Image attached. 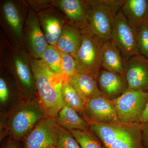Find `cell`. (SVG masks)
Listing matches in <instances>:
<instances>
[{
    "instance_id": "4dcf8cb0",
    "label": "cell",
    "mask_w": 148,
    "mask_h": 148,
    "mask_svg": "<svg viewBox=\"0 0 148 148\" xmlns=\"http://www.w3.org/2000/svg\"><path fill=\"white\" fill-rule=\"evenodd\" d=\"M148 121V102L146 106L145 110L143 113L141 119H140V123L141 124H143Z\"/></svg>"
},
{
    "instance_id": "ac0fdd59",
    "label": "cell",
    "mask_w": 148,
    "mask_h": 148,
    "mask_svg": "<svg viewBox=\"0 0 148 148\" xmlns=\"http://www.w3.org/2000/svg\"><path fill=\"white\" fill-rule=\"evenodd\" d=\"M69 82L87 101L102 94L98 87L97 77L90 73L79 71Z\"/></svg>"
},
{
    "instance_id": "2e32d148",
    "label": "cell",
    "mask_w": 148,
    "mask_h": 148,
    "mask_svg": "<svg viewBox=\"0 0 148 148\" xmlns=\"http://www.w3.org/2000/svg\"><path fill=\"white\" fill-rule=\"evenodd\" d=\"M97 80L102 94L111 100L119 97L128 88L124 76L105 69L99 72Z\"/></svg>"
},
{
    "instance_id": "4316f807",
    "label": "cell",
    "mask_w": 148,
    "mask_h": 148,
    "mask_svg": "<svg viewBox=\"0 0 148 148\" xmlns=\"http://www.w3.org/2000/svg\"><path fill=\"white\" fill-rule=\"evenodd\" d=\"M57 148H81L70 131L58 125Z\"/></svg>"
},
{
    "instance_id": "d6a6232c",
    "label": "cell",
    "mask_w": 148,
    "mask_h": 148,
    "mask_svg": "<svg viewBox=\"0 0 148 148\" xmlns=\"http://www.w3.org/2000/svg\"><path fill=\"white\" fill-rule=\"evenodd\" d=\"M47 148H57V147H56V146H51V147H49Z\"/></svg>"
},
{
    "instance_id": "3957f363",
    "label": "cell",
    "mask_w": 148,
    "mask_h": 148,
    "mask_svg": "<svg viewBox=\"0 0 148 148\" xmlns=\"http://www.w3.org/2000/svg\"><path fill=\"white\" fill-rule=\"evenodd\" d=\"M124 0H87L88 10L85 28L103 45L110 40L115 18Z\"/></svg>"
},
{
    "instance_id": "4fadbf2b",
    "label": "cell",
    "mask_w": 148,
    "mask_h": 148,
    "mask_svg": "<svg viewBox=\"0 0 148 148\" xmlns=\"http://www.w3.org/2000/svg\"><path fill=\"white\" fill-rule=\"evenodd\" d=\"M41 28L49 45L57 48V42L68 20L60 10L54 7L37 13Z\"/></svg>"
},
{
    "instance_id": "52a82bcc",
    "label": "cell",
    "mask_w": 148,
    "mask_h": 148,
    "mask_svg": "<svg viewBox=\"0 0 148 148\" xmlns=\"http://www.w3.org/2000/svg\"><path fill=\"white\" fill-rule=\"evenodd\" d=\"M112 101L121 122L140 123L148 102V92L128 88Z\"/></svg>"
},
{
    "instance_id": "f1b7e54d",
    "label": "cell",
    "mask_w": 148,
    "mask_h": 148,
    "mask_svg": "<svg viewBox=\"0 0 148 148\" xmlns=\"http://www.w3.org/2000/svg\"><path fill=\"white\" fill-rule=\"evenodd\" d=\"M10 94L9 84L5 77L1 75L0 77V102L1 104H4L8 101Z\"/></svg>"
},
{
    "instance_id": "8992f818",
    "label": "cell",
    "mask_w": 148,
    "mask_h": 148,
    "mask_svg": "<svg viewBox=\"0 0 148 148\" xmlns=\"http://www.w3.org/2000/svg\"><path fill=\"white\" fill-rule=\"evenodd\" d=\"M29 11L24 0L0 2L1 29L13 45L23 47L22 34Z\"/></svg>"
},
{
    "instance_id": "d6986e66",
    "label": "cell",
    "mask_w": 148,
    "mask_h": 148,
    "mask_svg": "<svg viewBox=\"0 0 148 148\" xmlns=\"http://www.w3.org/2000/svg\"><path fill=\"white\" fill-rule=\"evenodd\" d=\"M57 124L68 131L90 130V125L78 113L69 106L64 105L55 118Z\"/></svg>"
},
{
    "instance_id": "ffe728a7",
    "label": "cell",
    "mask_w": 148,
    "mask_h": 148,
    "mask_svg": "<svg viewBox=\"0 0 148 148\" xmlns=\"http://www.w3.org/2000/svg\"><path fill=\"white\" fill-rule=\"evenodd\" d=\"M82 36L79 28L68 23L58 40L57 48L59 51L70 54L73 57L80 45Z\"/></svg>"
},
{
    "instance_id": "6da1fadb",
    "label": "cell",
    "mask_w": 148,
    "mask_h": 148,
    "mask_svg": "<svg viewBox=\"0 0 148 148\" xmlns=\"http://www.w3.org/2000/svg\"><path fill=\"white\" fill-rule=\"evenodd\" d=\"M31 57L23 47L12 44L1 30L0 65L13 77L19 95L37 97Z\"/></svg>"
},
{
    "instance_id": "5b68a950",
    "label": "cell",
    "mask_w": 148,
    "mask_h": 148,
    "mask_svg": "<svg viewBox=\"0 0 148 148\" xmlns=\"http://www.w3.org/2000/svg\"><path fill=\"white\" fill-rule=\"evenodd\" d=\"M20 101L11 114L9 128L16 140L26 137L39 121L46 116L37 97L19 95Z\"/></svg>"
},
{
    "instance_id": "7c38bea8",
    "label": "cell",
    "mask_w": 148,
    "mask_h": 148,
    "mask_svg": "<svg viewBox=\"0 0 148 148\" xmlns=\"http://www.w3.org/2000/svg\"><path fill=\"white\" fill-rule=\"evenodd\" d=\"M83 116L88 123L114 124L121 122L113 101L103 94L87 101Z\"/></svg>"
},
{
    "instance_id": "9a60e30c",
    "label": "cell",
    "mask_w": 148,
    "mask_h": 148,
    "mask_svg": "<svg viewBox=\"0 0 148 148\" xmlns=\"http://www.w3.org/2000/svg\"><path fill=\"white\" fill-rule=\"evenodd\" d=\"M53 6L63 12L70 24L83 32L87 20L88 5L87 0H53Z\"/></svg>"
},
{
    "instance_id": "5bb4252c",
    "label": "cell",
    "mask_w": 148,
    "mask_h": 148,
    "mask_svg": "<svg viewBox=\"0 0 148 148\" xmlns=\"http://www.w3.org/2000/svg\"><path fill=\"white\" fill-rule=\"evenodd\" d=\"M124 67L128 88L148 92V58L135 56L124 62Z\"/></svg>"
},
{
    "instance_id": "7a4b0ae2",
    "label": "cell",
    "mask_w": 148,
    "mask_h": 148,
    "mask_svg": "<svg viewBox=\"0 0 148 148\" xmlns=\"http://www.w3.org/2000/svg\"><path fill=\"white\" fill-rule=\"evenodd\" d=\"M31 66L36 86L37 98L45 116L55 118L63 106L61 77L49 68L42 59L31 58Z\"/></svg>"
},
{
    "instance_id": "cb8c5ba5",
    "label": "cell",
    "mask_w": 148,
    "mask_h": 148,
    "mask_svg": "<svg viewBox=\"0 0 148 148\" xmlns=\"http://www.w3.org/2000/svg\"><path fill=\"white\" fill-rule=\"evenodd\" d=\"M70 132L81 148H105L100 139L90 130H73Z\"/></svg>"
},
{
    "instance_id": "7402d4cb",
    "label": "cell",
    "mask_w": 148,
    "mask_h": 148,
    "mask_svg": "<svg viewBox=\"0 0 148 148\" xmlns=\"http://www.w3.org/2000/svg\"><path fill=\"white\" fill-rule=\"evenodd\" d=\"M62 95L64 105L83 115L88 101L72 86L69 82L63 83Z\"/></svg>"
},
{
    "instance_id": "484cf974",
    "label": "cell",
    "mask_w": 148,
    "mask_h": 148,
    "mask_svg": "<svg viewBox=\"0 0 148 148\" xmlns=\"http://www.w3.org/2000/svg\"><path fill=\"white\" fill-rule=\"evenodd\" d=\"M136 38L139 53L148 58V19L138 27Z\"/></svg>"
},
{
    "instance_id": "8fae6325",
    "label": "cell",
    "mask_w": 148,
    "mask_h": 148,
    "mask_svg": "<svg viewBox=\"0 0 148 148\" xmlns=\"http://www.w3.org/2000/svg\"><path fill=\"white\" fill-rule=\"evenodd\" d=\"M58 125L55 119L46 116L37 123L26 136L24 148H47L57 147Z\"/></svg>"
},
{
    "instance_id": "ba28073f",
    "label": "cell",
    "mask_w": 148,
    "mask_h": 148,
    "mask_svg": "<svg viewBox=\"0 0 148 148\" xmlns=\"http://www.w3.org/2000/svg\"><path fill=\"white\" fill-rule=\"evenodd\" d=\"M136 32L120 9L114 21L110 40L118 49L124 62L132 56L140 55Z\"/></svg>"
},
{
    "instance_id": "30bf717a",
    "label": "cell",
    "mask_w": 148,
    "mask_h": 148,
    "mask_svg": "<svg viewBox=\"0 0 148 148\" xmlns=\"http://www.w3.org/2000/svg\"><path fill=\"white\" fill-rule=\"evenodd\" d=\"M22 44L25 50L35 59H42L48 45L36 12L30 9L23 29Z\"/></svg>"
},
{
    "instance_id": "1f68e13d",
    "label": "cell",
    "mask_w": 148,
    "mask_h": 148,
    "mask_svg": "<svg viewBox=\"0 0 148 148\" xmlns=\"http://www.w3.org/2000/svg\"><path fill=\"white\" fill-rule=\"evenodd\" d=\"M3 148H19L18 145L14 141H10L7 143Z\"/></svg>"
},
{
    "instance_id": "9c48e42d",
    "label": "cell",
    "mask_w": 148,
    "mask_h": 148,
    "mask_svg": "<svg viewBox=\"0 0 148 148\" xmlns=\"http://www.w3.org/2000/svg\"><path fill=\"white\" fill-rule=\"evenodd\" d=\"M73 57L79 71L90 73L97 77L102 67V45L91 35L82 34L80 45Z\"/></svg>"
},
{
    "instance_id": "e0dca14e",
    "label": "cell",
    "mask_w": 148,
    "mask_h": 148,
    "mask_svg": "<svg viewBox=\"0 0 148 148\" xmlns=\"http://www.w3.org/2000/svg\"><path fill=\"white\" fill-rule=\"evenodd\" d=\"M121 9L136 31L141 24L148 19V0H124Z\"/></svg>"
},
{
    "instance_id": "44dd1931",
    "label": "cell",
    "mask_w": 148,
    "mask_h": 148,
    "mask_svg": "<svg viewBox=\"0 0 148 148\" xmlns=\"http://www.w3.org/2000/svg\"><path fill=\"white\" fill-rule=\"evenodd\" d=\"M124 65L120 52L114 43L110 40L104 43L102 45V67L124 76Z\"/></svg>"
},
{
    "instance_id": "d4e9b609",
    "label": "cell",
    "mask_w": 148,
    "mask_h": 148,
    "mask_svg": "<svg viewBox=\"0 0 148 148\" xmlns=\"http://www.w3.org/2000/svg\"><path fill=\"white\" fill-rule=\"evenodd\" d=\"M59 51L62 59L64 82H69L78 73L77 62L72 56Z\"/></svg>"
},
{
    "instance_id": "277c9868",
    "label": "cell",
    "mask_w": 148,
    "mask_h": 148,
    "mask_svg": "<svg viewBox=\"0 0 148 148\" xmlns=\"http://www.w3.org/2000/svg\"><path fill=\"white\" fill-rule=\"evenodd\" d=\"M88 123L90 130L100 139L105 148H145L142 125L139 123Z\"/></svg>"
},
{
    "instance_id": "83f0119b",
    "label": "cell",
    "mask_w": 148,
    "mask_h": 148,
    "mask_svg": "<svg viewBox=\"0 0 148 148\" xmlns=\"http://www.w3.org/2000/svg\"><path fill=\"white\" fill-rule=\"evenodd\" d=\"M29 9L36 13L53 7V0H24Z\"/></svg>"
},
{
    "instance_id": "603a6c76",
    "label": "cell",
    "mask_w": 148,
    "mask_h": 148,
    "mask_svg": "<svg viewBox=\"0 0 148 148\" xmlns=\"http://www.w3.org/2000/svg\"><path fill=\"white\" fill-rule=\"evenodd\" d=\"M42 60L52 71L61 77L64 82L62 59L60 51L53 46H47Z\"/></svg>"
},
{
    "instance_id": "f546056e",
    "label": "cell",
    "mask_w": 148,
    "mask_h": 148,
    "mask_svg": "<svg viewBox=\"0 0 148 148\" xmlns=\"http://www.w3.org/2000/svg\"><path fill=\"white\" fill-rule=\"evenodd\" d=\"M141 125L143 144L145 148H148V121Z\"/></svg>"
}]
</instances>
